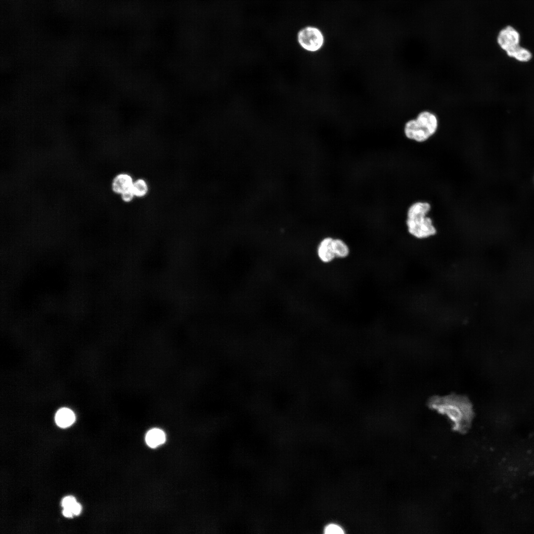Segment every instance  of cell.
<instances>
[{
  "mask_svg": "<svg viewBox=\"0 0 534 534\" xmlns=\"http://www.w3.org/2000/svg\"><path fill=\"white\" fill-rule=\"evenodd\" d=\"M432 409L445 415L454 427L459 431H466L470 427L474 411L470 400L463 396L450 395L435 396L429 401Z\"/></svg>",
  "mask_w": 534,
  "mask_h": 534,
  "instance_id": "cell-1",
  "label": "cell"
},
{
  "mask_svg": "<svg viewBox=\"0 0 534 534\" xmlns=\"http://www.w3.org/2000/svg\"><path fill=\"white\" fill-rule=\"evenodd\" d=\"M431 209V204L423 201L414 202L408 208L406 224L408 232L414 237L423 239L436 233L432 220L427 216Z\"/></svg>",
  "mask_w": 534,
  "mask_h": 534,
  "instance_id": "cell-2",
  "label": "cell"
},
{
  "mask_svg": "<svg viewBox=\"0 0 534 534\" xmlns=\"http://www.w3.org/2000/svg\"><path fill=\"white\" fill-rule=\"evenodd\" d=\"M439 127V120L437 115L431 111L422 110L415 118L405 123L403 133L409 140L423 142L437 133Z\"/></svg>",
  "mask_w": 534,
  "mask_h": 534,
  "instance_id": "cell-3",
  "label": "cell"
},
{
  "mask_svg": "<svg viewBox=\"0 0 534 534\" xmlns=\"http://www.w3.org/2000/svg\"><path fill=\"white\" fill-rule=\"evenodd\" d=\"M499 47L510 57L521 62H527L533 57L531 52L520 44V35L518 31L511 26H507L501 29L497 37Z\"/></svg>",
  "mask_w": 534,
  "mask_h": 534,
  "instance_id": "cell-4",
  "label": "cell"
},
{
  "mask_svg": "<svg viewBox=\"0 0 534 534\" xmlns=\"http://www.w3.org/2000/svg\"><path fill=\"white\" fill-rule=\"evenodd\" d=\"M297 41L305 50L315 52L323 47L325 39L323 33L319 28L313 26H307L298 32Z\"/></svg>",
  "mask_w": 534,
  "mask_h": 534,
  "instance_id": "cell-5",
  "label": "cell"
},
{
  "mask_svg": "<svg viewBox=\"0 0 534 534\" xmlns=\"http://www.w3.org/2000/svg\"><path fill=\"white\" fill-rule=\"evenodd\" d=\"M332 239L333 237H325L321 239L317 246V258L323 264L330 263L336 259L332 248Z\"/></svg>",
  "mask_w": 534,
  "mask_h": 534,
  "instance_id": "cell-6",
  "label": "cell"
},
{
  "mask_svg": "<svg viewBox=\"0 0 534 534\" xmlns=\"http://www.w3.org/2000/svg\"><path fill=\"white\" fill-rule=\"evenodd\" d=\"M134 179L129 173L122 172L116 175L111 183V189L116 194L120 195L132 188Z\"/></svg>",
  "mask_w": 534,
  "mask_h": 534,
  "instance_id": "cell-7",
  "label": "cell"
},
{
  "mask_svg": "<svg viewBox=\"0 0 534 534\" xmlns=\"http://www.w3.org/2000/svg\"><path fill=\"white\" fill-rule=\"evenodd\" d=\"M55 421L56 424L60 427L66 428L71 426L75 422V415L69 408H61L55 414Z\"/></svg>",
  "mask_w": 534,
  "mask_h": 534,
  "instance_id": "cell-8",
  "label": "cell"
},
{
  "mask_svg": "<svg viewBox=\"0 0 534 534\" xmlns=\"http://www.w3.org/2000/svg\"><path fill=\"white\" fill-rule=\"evenodd\" d=\"M166 440L164 432L158 428L149 430L145 436V441L147 445L151 447H156L163 444Z\"/></svg>",
  "mask_w": 534,
  "mask_h": 534,
  "instance_id": "cell-9",
  "label": "cell"
},
{
  "mask_svg": "<svg viewBox=\"0 0 534 534\" xmlns=\"http://www.w3.org/2000/svg\"><path fill=\"white\" fill-rule=\"evenodd\" d=\"M332 245L336 258L345 259L349 256L350 248L348 244L342 239L333 237Z\"/></svg>",
  "mask_w": 534,
  "mask_h": 534,
  "instance_id": "cell-10",
  "label": "cell"
},
{
  "mask_svg": "<svg viewBox=\"0 0 534 534\" xmlns=\"http://www.w3.org/2000/svg\"><path fill=\"white\" fill-rule=\"evenodd\" d=\"M132 189L135 198H142L148 194L149 188V185L145 179L142 178H138L134 180Z\"/></svg>",
  "mask_w": 534,
  "mask_h": 534,
  "instance_id": "cell-11",
  "label": "cell"
},
{
  "mask_svg": "<svg viewBox=\"0 0 534 534\" xmlns=\"http://www.w3.org/2000/svg\"><path fill=\"white\" fill-rule=\"evenodd\" d=\"M324 533L326 534H344L343 530L336 524H329L324 529Z\"/></svg>",
  "mask_w": 534,
  "mask_h": 534,
  "instance_id": "cell-12",
  "label": "cell"
},
{
  "mask_svg": "<svg viewBox=\"0 0 534 534\" xmlns=\"http://www.w3.org/2000/svg\"><path fill=\"white\" fill-rule=\"evenodd\" d=\"M120 196L121 200L126 203L131 202L135 198L132 188L123 192Z\"/></svg>",
  "mask_w": 534,
  "mask_h": 534,
  "instance_id": "cell-13",
  "label": "cell"
},
{
  "mask_svg": "<svg viewBox=\"0 0 534 534\" xmlns=\"http://www.w3.org/2000/svg\"><path fill=\"white\" fill-rule=\"evenodd\" d=\"M76 502V499L74 497L68 496L62 499L61 504L63 508H68L71 510V508Z\"/></svg>",
  "mask_w": 534,
  "mask_h": 534,
  "instance_id": "cell-14",
  "label": "cell"
},
{
  "mask_svg": "<svg viewBox=\"0 0 534 534\" xmlns=\"http://www.w3.org/2000/svg\"><path fill=\"white\" fill-rule=\"evenodd\" d=\"M81 509V505L77 502L71 508V511L73 515H78L80 513Z\"/></svg>",
  "mask_w": 534,
  "mask_h": 534,
  "instance_id": "cell-15",
  "label": "cell"
},
{
  "mask_svg": "<svg viewBox=\"0 0 534 534\" xmlns=\"http://www.w3.org/2000/svg\"><path fill=\"white\" fill-rule=\"evenodd\" d=\"M62 513L66 517H71L73 515L71 510L68 508H63Z\"/></svg>",
  "mask_w": 534,
  "mask_h": 534,
  "instance_id": "cell-16",
  "label": "cell"
}]
</instances>
